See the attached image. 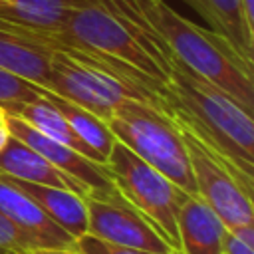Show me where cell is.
Segmentation results:
<instances>
[{"label":"cell","mask_w":254,"mask_h":254,"mask_svg":"<svg viewBox=\"0 0 254 254\" xmlns=\"http://www.w3.org/2000/svg\"><path fill=\"white\" fill-rule=\"evenodd\" d=\"M135 4L173 60L254 115V64L244 62L218 34L190 22L167 0H135Z\"/></svg>","instance_id":"obj_1"},{"label":"cell","mask_w":254,"mask_h":254,"mask_svg":"<svg viewBox=\"0 0 254 254\" xmlns=\"http://www.w3.org/2000/svg\"><path fill=\"white\" fill-rule=\"evenodd\" d=\"M167 89L169 111L187 121L242 173L254 177V115L173 58Z\"/></svg>","instance_id":"obj_2"},{"label":"cell","mask_w":254,"mask_h":254,"mask_svg":"<svg viewBox=\"0 0 254 254\" xmlns=\"http://www.w3.org/2000/svg\"><path fill=\"white\" fill-rule=\"evenodd\" d=\"M107 127L117 141L163 173L181 190L196 194L181 131L167 111L139 99H125L115 107Z\"/></svg>","instance_id":"obj_3"},{"label":"cell","mask_w":254,"mask_h":254,"mask_svg":"<svg viewBox=\"0 0 254 254\" xmlns=\"http://www.w3.org/2000/svg\"><path fill=\"white\" fill-rule=\"evenodd\" d=\"M169 115L181 131L196 194L218 214L228 230L244 224H254V177L242 173L179 115H175L173 111H169Z\"/></svg>","instance_id":"obj_4"},{"label":"cell","mask_w":254,"mask_h":254,"mask_svg":"<svg viewBox=\"0 0 254 254\" xmlns=\"http://www.w3.org/2000/svg\"><path fill=\"white\" fill-rule=\"evenodd\" d=\"M44 87L87 109L105 123L111 119L115 107L125 99L151 103L143 91L123 79L105 62L69 48H58L52 52Z\"/></svg>","instance_id":"obj_5"},{"label":"cell","mask_w":254,"mask_h":254,"mask_svg":"<svg viewBox=\"0 0 254 254\" xmlns=\"http://www.w3.org/2000/svg\"><path fill=\"white\" fill-rule=\"evenodd\" d=\"M105 167L117 192L179 252L177 212L189 194L117 139L111 145Z\"/></svg>","instance_id":"obj_6"},{"label":"cell","mask_w":254,"mask_h":254,"mask_svg":"<svg viewBox=\"0 0 254 254\" xmlns=\"http://www.w3.org/2000/svg\"><path fill=\"white\" fill-rule=\"evenodd\" d=\"M87 232L115 246L139 248L159 254H173L165 238L151 226V222L139 214L117 189L109 194H87Z\"/></svg>","instance_id":"obj_7"},{"label":"cell","mask_w":254,"mask_h":254,"mask_svg":"<svg viewBox=\"0 0 254 254\" xmlns=\"http://www.w3.org/2000/svg\"><path fill=\"white\" fill-rule=\"evenodd\" d=\"M4 121H6L8 133L12 137L20 139L22 143H26L34 151H38L42 157H46L54 167H58L60 171H64L65 175H69L71 179L81 183L87 189V194H109L115 190L105 165H99V163L87 159L85 155L38 133L16 113H6Z\"/></svg>","instance_id":"obj_8"},{"label":"cell","mask_w":254,"mask_h":254,"mask_svg":"<svg viewBox=\"0 0 254 254\" xmlns=\"http://www.w3.org/2000/svg\"><path fill=\"white\" fill-rule=\"evenodd\" d=\"M0 214L12 222L32 248H73L75 238L58 226L28 194L0 173Z\"/></svg>","instance_id":"obj_9"},{"label":"cell","mask_w":254,"mask_h":254,"mask_svg":"<svg viewBox=\"0 0 254 254\" xmlns=\"http://www.w3.org/2000/svg\"><path fill=\"white\" fill-rule=\"evenodd\" d=\"M52 46L46 38L0 20V67L36 85L46 83Z\"/></svg>","instance_id":"obj_10"},{"label":"cell","mask_w":254,"mask_h":254,"mask_svg":"<svg viewBox=\"0 0 254 254\" xmlns=\"http://www.w3.org/2000/svg\"><path fill=\"white\" fill-rule=\"evenodd\" d=\"M226 232L224 222L198 194L185 198L177 212L181 254H224Z\"/></svg>","instance_id":"obj_11"},{"label":"cell","mask_w":254,"mask_h":254,"mask_svg":"<svg viewBox=\"0 0 254 254\" xmlns=\"http://www.w3.org/2000/svg\"><path fill=\"white\" fill-rule=\"evenodd\" d=\"M0 173L18 181L58 187L87 196V189L81 183H77L75 179L54 167L46 157H42L38 151H34L32 147H28L26 143H22L12 135L8 137L6 145L0 151Z\"/></svg>","instance_id":"obj_12"},{"label":"cell","mask_w":254,"mask_h":254,"mask_svg":"<svg viewBox=\"0 0 254 254\" xmlns=\"http://www.w3.org/2000/svg\"><path fill=\"white\" fill-rule=\"evenodd\" d=\"M244 62L254 64V28L248 26L240 0H183Z\"/></svg>","instance_id":"obj_13"},{"label":"cell","mask_w":254,"mask_h":254,"mask_svg":"<svg viewBox=\"0 0 254 254\" xmlns=\"http://www.w3.org/2000/svg\"><path fill=\"white\" fill-rule=\"evenodd\" d=\"M83 2L87 0H0V20L46 38L56 50L52 36L62 28L67 14Z\"/></svg>","instance_id":"obj_14"},{"label":"cell","mask_w":254,"mask_h":254,"mask_svg":"<svg viewBox=\"0 0 254 254\" xmlns=\"http://www.w3.org/2000/svg\"><path fill=\"white\" fill-rule=\"evenodd\" d=\"M24 194H28L58 226H62L75 240L87 232V206L85 196L48 185L26 183L8 177Z\"/></svg>","instance_id":"obj_15"},{"label":"cell","mask_w":254,"mask_h":254,"mask_svg":"<svg viewBox=\"0 0 254 254\" xmlns=\"http://www.w3.org/2000/svg\"><path fill=\"white\" fill-rule=\"evenodd\" d=\"M16 115H18L20 119H24V121H26L32 129H36L38 133H42V135H46V137H50V139H54V141H58V143H62V145L73 149V151L85 155L87 159H91V161L103 165L101 159L73 133V129L69 127V123L65 121V117H64V115L56 109V105L42 93V89H40V95H38L36 99H32V101L20 105L18 111H16Z\"/></svg>","instance_id":"obj_16"},{"label":"cell","mask_w":254,"mask_h":254,"mask_svg":"<svg viewBox=\"0 0 254 254\" xmlns=\"http://www.w3.org/2000/svg\"><path fill=\"white\" fill-rule=\"evenodd\" d=\"M42 93H44V95L56 105V109L65 117V121H67L69 127L73 129V133H75V135L101 159V163L105 165L107 155H109V151H111V145H113V141H115V137H113V133L109 131L107 123L101 121L97 115L89 113L87 109H83V107H79V105H75V103H71V101H67V99H64V97L52 93V91L46 89V87H42Z\"/></svg>","instance_id":"obj_17"},{"label":"cell","mask_w":254,"mask_h":254,"mask_svg":"<svg viewBox=\"0 0 254 254\" xmlns=\"http://www.w3.org/2000/svg\"><path fill=\"white\" fill-rule=\"evenodd\" d=\"M40 89L42 85H36L0 67V107L6 113H16L20 105L36 99Z\"/></svg>","instance_id":"obj_18"},{"label":"cell","mask_w":254,"mask_h":254,"mask_svg":"<svg viewBox=\"0 0 254 254\" xmlns=\"http://www.w3.org/2000/svg\"><path fill=\"white\" fill-rule=\"evenodd\" d=\"M73 248L81 254H159V252H149V250H139V248H127V246H115L109 244L101 238H95L91 234H83L75 240ZM181 254V252H173Z\"/></svg>","instance_id":"obj_19"},{"label":"cell","mask_w":254,"mask_h":254,"mask_svg":"<svg viewBox=\"0 0 254 254\" xmlns=\"http://www.w3.org/2000/svg\"><path fill=\"white\" fill-rule=\"evenodd\" d=\"M224 254H254V224L230 228L224 238Z\"/></svg>","instance_id":"obj_20"},{"label":"cell","mask_w":254,"mask_h":254,"mask_svg":"<svg viewBox=\"0 0 254 254\" xmlns=\"http://www.w3.org/2000/svg\"><path fill=\"white\" fill-rule=\"evenodd\" d=\"M14 250H34L30 240L0 214V254H8Z\"/></svg>","instance_id":"obj_21"},{"label":"cell","mask_w":254,"mask_h":254,"mask_svg":"<svg viewBox=\"0 0 254 254\" xmlns=\"http://www.w3.org/2000/svg\"><path fill=\"white\" fill-rule=\"evenodd\" d=\"M8 254H81L75 248H34V250H14Z\"/></svg>","instance_id":"obj_22"},{"label":"cell","mask_w":254,"mask_h":254,"mask_svg":"<svg viewBox=\"0 0 254 254\" xmlns=\"http://www.w3.org/2000/svg\"><path fill=\"white\" fill-rule=\"evenodd\" d=\"M240 2H242V12L248 26L254 28V0H240Z\"/></svg>","instance_id":"obj_23"},{"label":"cell","mask_w":254,"mask_h":254,"mask_svg":"<svg viewBox=\"0 0 254 254\" xmlns=\"http://www.w3.org/2000/svg\"><path fill=\"white\" fill-rule=\"evenodd\" d=\"M8 137H10V133H8V127H6V121H0V151H2V147L6 145V141H8Z\"/></svg>","instance_id":"obj_24"}]
</instances>
